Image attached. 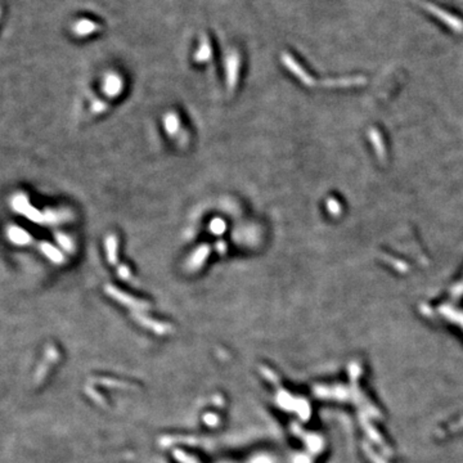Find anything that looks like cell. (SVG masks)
<instances>
[{"label": "cell", "mask_w": 463, "mask_h": 463, "mask_svg": "<svg viewBox=\"0 0 463 463\" xmlns=\"http://www.w3.org/2000/svg\"><path fill=\"white\" fill-rule=\"evenodd\" d=\"M39 250H40L41 252H43L44 255H45L47 258L49 259V260L53 261V263H56V264L64 263L63 253L59 252V251L57 250V248L54 247V246H52L51 243L40 242V243H39Z\"/></svg>", "instance_id": "30bf717a"}, {"label": "cell", "mask_w": 463, "mask_h": 463, "mask_svg": "<svg viewBox=\"0 0 463 463\" xmlns=\"http://www.w3.org/2000/svg\"><path fill=\"white\" fill-rule=\"evenodd\" d=\"M96 27L97 26L94 24H91V22L85 21V19H84V21L77 22V24L75 25L74 31H75V34L80 35V36H85V35L94 32Z\"/></svg>", "instance_id": "8fae6325"}, {"label": "cell", "mask_w": 463, "mask_h": 463, "mask_svg": "<svg viewBox=\"0 0 463 463\" xmlns=\"http://www.w3.org/2000/svg\"><path fill=\"white\" fill-rule=\"evenodd\" d=\"M210 230L213 235L215 236H221L224 231L226 230V224L225 221L223 220L221 218H215L210 221Z\"/></svg>", "instance_id": "4fadbf2b"}, {"label": "cell", "mask_w": 463, "mask_h": 463, "mask_svg": "<svg viewBox=\"0 0 463 463\" xmlns=\"http://www.w3.org/2000/svg\"><path fill=\"white\" fill-rule=\"evenodd\" d=\"M215 250L218 251L219 255H225L226 251H228V245L223 240H220L215 243Z\"/></svg>", "instance_id": "e0dca14e"}, {"label": "cell", "mask_w": 463, "mask_h": 463, "mask_svg": "<svg viewBox=\"0 0 463 463\" xmlns=\"http://www.w3.org/2000/svg\"><path fill=\"white\" fill-rule=\"evenodd\" d=\"M108 107H109V103H107V102L96 101L93 104H91L90 111H91V113L99 114V113H103V112H106L107 109H108Z\"/></svg>", "instance_id": "9a60e30c"}, {"label": "cell", "mask_w": 463, "mask_h": 463, "mask_svg": "<svg viewBox=\"0 0 463 463\" xmlns=\"http://www.w3.org/2000/svg\"><path fill=\"white\" fill-rule=\"evenodd\" d=\"M180 126H181L180 119H179V116L176 114V112L170 111L164 116V128H165L166 133H168L171 138L178 135V133L180 131Z\"/></svg>", "instance_id": "ba28073f"}, {"label": "cell", "mask_w": 463, "mask_h": 463, "mask_svg": "<svg viewBox=\"0 0 463 463\" xmlns=\"http://www.w3.org/2000/svg\"><path fill=\"white\" fill-rule=\"evenodd\" d=\"M211 57V48L210 44H209L207 40H203L202 44H201L200 49L196 53L195 59L198 62V63H203L205 61H209V58Z\"/></svg>", "instance_id": "7c38bea8"}, {"label": "cell", "mask_w": 463, "mask_h": 463, "mask_svg": "<svg viewBox=\"0 0 463 463\" xmlns=\"http://www.w3.org/2000/svg\"><path fill=\"white\" fill-rule=\"evenodd\" d=\"M7 237L12 243L18 246H27L34 242L32 236H30L25 229L18 228L17 225H11L7 228Z\"/></svg>", "instance_id": "8992f818"}, {"label": "cell", "mask_w": 463, "mask_h": 463, "mask_svg": "<svg viewBox=\"0 0 463 463\" xmlns=\"http://www.w3.org/2000/svg\"><path fill=\"white\" fill-rule=\"evenodd\" d=\"M282 61H283V63H285V66L287 67V68H290L291 71H292V74L295 75L296 77H298V80L303 81L305 85H309V86L314 85V84H313L312 76H310L309 74H306V72L303 70V67H301L300 64H298L297 62L292 58V57L288 56V54H283Z\"/></svg>", "instance_id": "5b68a950"}, {"label": "cell", "mask_w": 463, "mask_h": 463, "mask_svg": "<svg viewBox=\"0 0 463 463\" xmlns=\"http://www.w3.org/2000/svg\"><path fill=\"white\" fill-rule=\"evenodd\" d=\"M118 273H119V275H120V278H123V280H129L131 275L130 269H129V266L125 265V264H123V265H119Z\"/></svg>", "instance_id": "2e32d148"}, {"label": "cell", "mask_w": 463, "mask_h": 463, "mask_svg": "<svg viewBox=\"0 0 463 463\" xmlns=\"http://www.w3.org/2000/svg\"><path fill=\"white\" fill-rule=\"evenodd\" d=\"M106 292L108 293L109 296H112L113 298H116V300L120 301V303L125 304V305L135 306V308H138V306L139 308H142V306H146V304L144 303L138 301L136 298L131 297V296L126 295L125 292H123V291L119 290L118 287H113V286H111V285L106 286Z\"/></svg>", "instance_id": "52a82bcc"}, {"label": "cell", "mask_w": 463, "mask_h": 463, "mask_svg": "<svg viewBox=\"0 0 463 463\" xmlns=\"http://www.w3.org/2000/svg\"><path fill=\"white\" fill-rule=\"evenodd\" d=\"M238 71H240V58L237 54H230L226 59V85L229 90H233L237 85Z\"/></svg>", "instance_id": "277c9868"}, {"label": "cell", "mask_w": 463, "mask_h": 463, "mask_svg": "<svg viewBox=\"0 0 463 463\" xmlns=\"http://www.w3.org/2000/svg\"><path fill=\"white\" fill-rule=\"evenodd\" d=\"M210 252L211 247L209 245H201L200 247L196 248V250L191 253L188 261H187V268H188V270L195 272V270H198V269L202 268V265L206 263L209 256H210Z\"/></svg>", "instance_id": "7a4b0ae2"}, {"label": "cell", "mask_w": 463, "mask_h": 463, "mask_svg": "<svg viewBox=\"0 0 463 463\" xmlns=\"http://www.w3.org/2000/svg\"><path fill=\"white\" fill-rule=\"evenodd\" d=\"M425 8H426L430 13L434 14L435 17H437L440 21L444 22L448 27H450L452 30H454L455 32H459V34L460 32H463V22L460 21L458 17L448 13V12H445L444 9L437 8V7L434 6V4L425 3Z\"/></svg>", "instance_id": "6da1fadb"}, {"label": "cell", "mask_w": 463, "mask_h": 463, "mask_svg": "<svg viewBox=\"0 0 463 463\" xmlns=\"http://www.w3.org/2000/svg\"><path fill=\"white\" fill-rule=\"evenodd\" d=\"M104 246H106V255L108 263L112 264V265H118L119 261L118 237L114 235H108L106 238V242H104Z\"/></svg>", "instance_id": "9c48e42d"}, {"label": "cell", "mask_w": 463, "mask_h": 463, "mask_svg": "<svg viewBox=\"0 0 463 463\" xmlns=\"http://www.w3.org/2000/svg\"><path fill=\"white\" fill-rule=\"evenodd\" d=\"M56 240L58 241L59 245H61L66 251H68V252H72V251H74V243H72V241L70 240V237H67L66 235L56 233Z\"/></svg>", "instance_id": "5bb4252c"}, {"label": "cell", "mask_w": 463, "mask_h": 463, "mask_svg": "<svg viewBox=\"0 0 463 463\" xmlns=\"http://www.w3.org/2000/svg\"><path fill=\"white\" fill-rule=\"evenodd\" d=\"M123 79L119 75L109 74L104 77L103 91L108 98H114V97L120 96L121 91H123Z\"/></svg>", "instance_id": "3957f363"}, {"label": "cell", "mask_w": 463, "mask_h": 463, "mask_svg": "<svg viewBox=\"0 0 463 463\" xmlns=\"http://www.w3.org/2000/svg\"><path fill=\"white\" fill-rule=\"evenodd\" d=\"M0 17H2V9H0Z\"/></svg>", "instance_id": "ac0fdd59"}]
</instances>
